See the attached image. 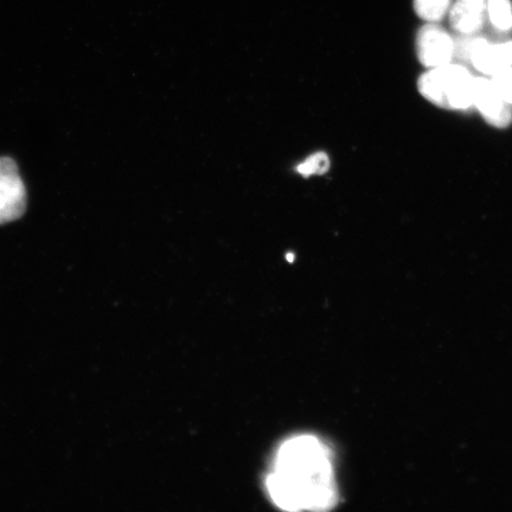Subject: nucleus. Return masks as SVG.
I'll list each match as a JSON object with an SVG mask.
<instances>
[{"instance_id":"obj_8","label":"nucleus","mask_w":512,"mask_h":512,"mask_svg":"<svg viewBox=\"0 0 512 512\" xmlns=\"http://www.w3.org/2000/svg\"><path fill=\"white\" fill-rule=\"evenodd\" d=\"M486 12L494 27L502 32L512 30V5L510 0H486Z\"/></svg>"},{"instance_id":"obj_7","label":"nucleus","mask_w":512,"mask_h":512,"mask_svg":"<svg viewBox=\"0 0 512 512\" xmlns=\"http://www.w3.org/2000/svg\"><path fill=\"white\" fill-rule=\"evenodd\" d=\"M450 23L459 35H477L485 23L486 0H456L450 9Z\"/></svg>"},{"instance_id":"obj_6","label":"nucleus","mask_w":512,"mask_h":512,"mask_svg":"<svg viewBox=\"0 0 512 512\" xmlns=\"http://www.w3.org/2000/svg\"><path fill=\"white\" fill-rule=\"evenodd\" d=\"M473 106L477 107L483 118L492 126L505 128L512 123V106L503 100L489 79L475 80Z\"/></svg>"},{"instance_id":"obj_12","label":"nucleus","mask_w":512,"mask_h":512,"mask_svg":"<svg viewBox=\"0 0 512 512\" xmlns=\"http://www.w3.org/2000/svg\"><path fill=\"white\" fill-rule=\"evenodd\" d=\"M287 259H288V261L292 262L293 261V255L292 254H288L287 255Z\"/></svg>"},{"instance_id":"obj_5","label":"nucleus","mask_w":512,"mask_h":512,"mask_svg":"<svg viewBox=\"0 0 512 512\" xmlns=\"http://www.w3.org/2000/svg\"><path fill=\"white\" fill-rule=\"evenodd\" d=\"M418 57L428 68H437L452 63L456 54V41L446 30L435 23H428L419 31Z\"/></svg>"},{"instance_id":"obj_10","label":"nucleus","mask_w":512,"mask_h":512,"mask_svg":"<svg viewBox=\"0 0 512 512\" xmlns=\"http://www.w3.org/2000/svg\"><path fill=\"white\" fill-rule=\"evenodd\" d=\"M330 166L329 156L325 152H317L300 163L296 171L299 175L309 178L315 175H325L330 170Z\"/></svg>"},{"instance_id":"obj_2","label":"nucleus","mask_w":512,"mask_h":512,"mask_svg":"<svg viewBox=\"0 0 512 512\" xmlns=\"http://www.w3.org/2000/svg\"><path fill=\"white\" fill-rule=\"evenodd\" d=\"M475 78L460 64L431 68L421 76L419 92L433 105L445 110L465 111L473 106Z\"/></svg>"},{"instance_id":"obj_1","label":"nucleus","mask_w":512,"mask_h":512,"mask_svg":"<svg viewBox=\"0 0 512 512\" xmlns=\"http://www.w3.org/2000/svg\"><path fill=\"white\" fill-rule=\"evenodd\" d=\"M268 495L287 511L330 510L337 503L334 463L322 440L298 435L285 441L266 479Z\"/></svg>"},{"instance_id":"obj_11","label":"nucleus","mask_w":512,"mask_h":512,"mask_svg":"<svg viewBox=\"0 0 512 512\" xmlns=\"http://www.w3.org/2000/svg\"><path fill=\"white\" fill-rule=\"evenodd\" d=\"M499 95L512 106V67L499 70L491 79Z\"/></svg>"},{"instance_id":"obj_4","label":"nucleus","mask_w":512,"mask_h":512,"mask_svg":"<svg viewBox=\"0 0 512 512\" xmlns=\"http://www.w3.org/2000/svg\"><path fill=\"white\" fill-rule=\"evenodd\" d=\"M27 209V190L14 160L0 158V224L19 219Z\"/></svg>"},{"instance_id":"obj_3","label":"nucleus","mask_w":512,"mask_h":512,"mask_svg":"<svg viewBox=\"0 0 512 512\" xmlns=\"http://www.w3.org/2000/svg\"><path fill=\"white\" fill-rule=\"evenodd\" d=\"M459 61L469 63L484 75H495L504 68L512 67V41L490 43L476 35L462 36L456 41Z\"/></svg>"},{"instance_id":"obj_9","label":"nucleus","mask_w":512,"mask_h":512,"mask_svg":"<svg viewBox=\"0 0 512 512\" xmlns=\"http://www.w3.org/2000/svg\"><path fill=\"white\" fill-rule=\"evenodd\" d=\"M451 0H414L415 14L428 23L440 22L450 11Z\"/></svg>"}]
</instances>
